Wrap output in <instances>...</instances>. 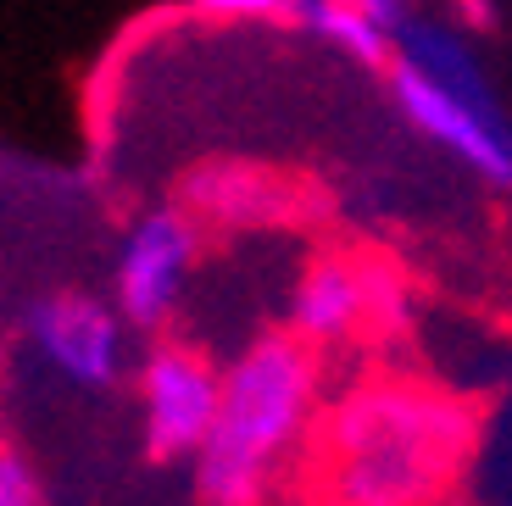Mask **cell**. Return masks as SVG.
<instances>
[{"label": "cell", "instance_id": "1", "mask_svg": "<svg viewBox=\"0 0 512 506\" xmlns=\"http://www.w3.org/2000/svg\"><path fill=\"white\" fill-rule=\"evenodd\" d=\"M474 445V401L407 373H368L318 418V495L323 506H446Z\"/></svg>", "mask_w": 512, "mask_h": 506}, {"label": "cell", "instance_id": "2", "mask_svg": "<svg viewBox=\"0 0 512 506\" xmlns=\"http://www.w3.org/2000/svg\"><path fill=\"white\" fill-rule=\"evenodd\" d=\"M323 406V351L290 329L256 334L223 367L218 423L190 462L201 506H262L279 473L312 445Z\"/></svg>", "mask_w": 512, "mask_h": 506}, {"label": "cell", "instance_id": "3", "mask_svg": "<svg viewBox=\"0 0 512 506\" xmlns=\"http://www.w3.org/2000/svg\"><path fill=\"white\" fill-rule=\"evenodd\" d=\"M384 84L418 140L446 151L490 190H512V123L474 56V39H462L451 23L412 17L384 67Z\"/></svg>", "mask_w": 512, "mask_h": 506}, {"label": "cell", "instance_id": "4", "mask_svg": "<svg viewBox=\"0 0 512 506\" xmlns=\"http://www.w3.org/2000/svg\"><path fill=\"white\" fill-rule=\"evenodd\" d=\"M412 317V290L396 262L362 251H318L290 284L284 329L312 351H340L368 334H396Z\"/></svg>", "mask_w": 512, "mask_h": 506}, {"label": "cell", "instance_id": "5", "mask_svg": "<svg viewBox=\"0 0 512 506\" xmlns=\"http://www.w3.org/2000/svg\"><path fill=\"white\" fill-rule=\"evenodd\" d=\"M201 234L206 228L184 206H145L123 228V245L112 262V306L123 312L128 329L162 334L179 317L195 262H201Z\"/></svg>", "mask_w": 512, "mask_h": 506}, {"label": "cell", "instance_id": "6", "mask_svg": "<svg viewBox=\"0 0 512 506\" xmlns=\"http://www.w3.org/2000/svg\"><path fill=\"white\" fill-rule=\"evenodd\" d=\"M223 406V367L190 340H156L140 362V434L156 462H195Z\"/></svg>", "mask_w": 512, "mask_h": 506}, {"label": "cell", "instance_id": "7", "mask_svg": "<svg viewBox=\"0 0 512 506\" xmlns=\"http://www.w3.org/2000/svg\"><path fill=\"white\" fill-rule=\"evenodd\" d=\"M179 206L201 228H223V234H268V228H290L312 212L307 184H295L290 173L268 162H245V156H206L179 178Z\"/></svg>", "mask_w": 512, "mask_h": 506}, {"label": "cell", "instance_id": "8", "mask_svg": "<svg viewBox=\"0 0 512 506\" xmlns=\"http://www.w3.org/2000/svg\"><path fill=\"white\" fill-rule=\"evenodd\" d=\"M28 340L73 390H112L128 367V323L112 301L62 290L28 312Z\"/></svg>", "mask_w": 512, "mask_h": 506}, {"label": "cell", "instance_id": "9", "mask_svg": "<svg viewBox=\"0 0 512 506\" xmlns=\"http://www.w3.org/2000/svg\"><path fill=\"white\" fill-rule=\"evenodd\" d=\"M295 23L307 28V34H318L323 45H329V51H340L346 62L373 67V73H384V67H390L396 39H401L396 28H384L379 17H368L362 6H346V0H307Z\"/></svg>", "mask_w": 512, "mask_h": 506}, {"label": "cell", "instance_id": "10", "mask_svg": "<svg viewBox=\"0 0 512 506\" xmlns=\"http://www.w3.org/2000/svg\"><path fill=\"white\" fill-rule=\"evenodd\" d=\"M307 0H201V12L223 23H295Z\"/></svg>", "mask_w": 512, "mask_h": 506}, {"label": "cell", "instance_id": "11", "mask_svg": "<svg viewBox=\"0 0 512 506\" xmlns=\"http://www.w3.org/2000/svg\"><path fill=\"white\" fill-rule=\"evenodd\" d=\"M39 473L17 445H0V506H39Z\"/></svg>", "mask_w": 512, "mask_h": 506}, {"label": "cell", "instance_id": "12", "mask_svg": "<svg viewBox=\"0 0 512 506\" xmlns=\"http://www.w3.org/2000/svg\"><path fill=\"white\" fill-rule=\"evenodd\" d=\"M446 23L457 28L462 39L496 34V28H501V6H496V0H446Z\"/></svg>", "mask_w": 512, "mask_h": 506}, {"label": "cell", "instance_id": "13", "mask_svg": "<svg viewBox=\"0 0 512 506\" xmlns=\"http://www.w3.org/2000/svg\"><path fill=\"white\" fill-rule=\"evenodd\" d=\"M346 6H362L368 17H379V23L396 28V34L412 23V17H418V0H346Z\"/></svg>", "mask_w": 512, "mask_h": 506}]
</instances>
